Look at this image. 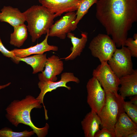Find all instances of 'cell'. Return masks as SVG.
I'll return each mask as SVG.
<instances>
[{"label": "cell", "mask_w": 137, "mask_h": 137, "mask_svg": "<svg viewBox=\"0 0 137 137\" xmlns=\"http://www.w3.org/2000/svg\"><path fill=\"white\" fill-rule=\"evenodd\" d=\"M73 82L77 83L80 82L78 78L75 76L74 74L71 72H64L61 74L60 80L57 82L50 81H40L38 83L39 88L40 90V92L36 98L40 104H42L44 110L45 119L48 118L47 114V110L46 109L44 104L43 99L45 94L48 92L56 89L58 88L64 87L68 90L71 89V87L67 86L66 84L70 82Z\"/></svg>", "instance_id": "cell-9"}, {"label": "cell", "mask_w": 137, "mask_h": 137, "mask_svg": "<svg viewBox=\"0 0 137 137\" xmlns=\"http://www.w3.org/2000/svg\"><path fill=\"white\" fill-rule=\"evenodd\" d=\"M81 35V38H79L71 32L67 34V37L71 39L73 46L70 49L71 53L64 58L65 61L73 60L80 55L85 47L88 39V33L86 32H82Z\"/></svg>", "instance_id": "cell-18"}, {"label": "cell", "mask_w": 137, "mask_h": 137, "mask_svg": "<svg viewBox=\"0 0 137 137\" xmlns=\"http://www.w3.org/2000/svg\"><path fill=\"white\" fill-rule=\"evenodd\" d=\"M0 52L3 55L6 57L11 58L15 62V56L14 54L10 50L7 49L4 46L2 43L0 37Z\"/></svg>", "instance_id": "cell-26"}, {"label": "cell", "mask_w": 137, "mask_h": 137, "mask_svg": "<svg viewBox=\"0 0 137 137\" xmlns=\"http://www.w3.org/2000/svg\"><path fill=\"white\" fill-rule=\"evenodd\" d=\"M76 17V13L75 11L66 13L50 27L48 31L49 36L57 37L61 39H65L67 34L72 31L73 25Z\"/></svg>", "instance_id": "cell-10"}, {"label": "cell", "mask_w": 137, "mask_h": 137, "mask_svg": "<svg viewBox=\"0 0 137 137\" xmlns=\"http://www.w3.org/2000/svg\"><path fill=\"white\" fill-rule=\"evenodd\" d=\"M86 88L87 102L91 111L98 114L105 105L106 93L98 80L94 77L88 81Z\"/></svg>", "instance_id": "cell-8"}, {"label": "cell", "mask_w": 137, "mask_h": 137, "mask_svg": "<svg viewBox=\"0 0 137 137\" xmlns=\"http://www.w3.org/2000/svg\"><path fill=\"white\" fill-rule=\"evenodd\" d=\"M119 94L125 99L126 97L137 95V70H133L131 74L119 78Z\"/></svg>", "instance_id": "cell-14"}, {"label": "cell", "mask_w": 137, "mask_h": 137, "mask_svg": "<svg viewBox=\"0 0 137 137\" xmlns=\"http://www.w3.org/2000/svg\"><path fill=\"white\" fill-rule=\"evenodd\" d=\"M49 31L47 33L45 39L40 43L28 48H15L11 51L14 54L15 57L21 58L28 57L32 54H43L45 52L51 50L58 51V46L50 45L48 43Z\"/></svg>", "instance_id": "cell-13"}, {"label": "cell", "mask_w": 137, "mask_h": 137, "mask_svg": "<svg viewBox=\"0 0 137 137\" xmlns=\"http://www.w3.org/2000/svg\"><path fill=\"white\" fill-rule=\"evenodd\" d=\"M15 63L16 64L23 61L30 65L33 69V74L42 72L47 60L46 54H36L22 58L15 57Z\"/></svg>", "instance_id": "cell-19"}, {"label": "cell", "mask_w": 137, "mask_h": 137, "mask_svg": "<svg viewBox=\"0 0 137 137\" xmlns=\"http://www.w3.org/2000/svg\"><path fill=\"white\" fill-rule=\"evenodd\" d=\"M11 84V82H9L5 84L0 85V90L2 89H4L7 87L9 86Z\"/></svg>", "instance_id": "cell-29"}, {"label": "cell", "mask_w": 137, "mask_h": 137, "mask_svg": "<svg viewBox=\"0 0 137 137\" xmlns=\"http://www.w3.org/2000/svg\"><path fill=\"white\" fill-rule=\"evenodd\" d=\"M125 112L134 123L137 124V106L130 101H124L123 104Z\"/></svg>", "instance_id": "cell-23"}, {"label": "cell", "mask_w": 137, "mask_h": 137, "mask_svg": "<svg viewBox=\"0 0 137 137\" xmlns=\"http://www.w3.org/2000/svg\"><path fill=\"white\" fill-rule=\"evenodd\" d=\"M137 131L133 132L127 135L126 137H137Z\"/></svg>", "instance_id": "cell-28"}, {"label": "cell", "mask_w": 137, "mask_h": 137, "mask_svg": "<svg viewBox=\"0 0 137 137\" xmlns=\"http://www.w3.org/2000/svg\"><path fill=\"white\" fill-rule=\"evenodd\" d=\"M124 101V99L118 93L106 94L105 105L97 114L101 121L102 128H106L114 132L116 123L121 114L125 112L123 107Z\"/></svg>", "instance_id": "cell-4"}, {"label": "cell", "mask_w": 137, "mask_h": 137, "mask_svg": "<svg viewBox=\"0 0 137 137\" xmlns=\"http://www.w3.org/2000/svg\"><path fill=\"white\" fill-rule=\"evenodd\" d=\"M94 137H115V136L114 132L103 127L96 133Z\"/></svg>", "instance_id": "cell-25"}, {"label": "cell", "mask_w": 137, "mask_h": 137, "mask_svg": "<svg viewBox=\"0 0 137 137\" xmlns=\"http://www.w3.org/2000/svg\"><path fill=\"white\" fill-rule=\"evenodd\" d=\"M14 31L10 34V44L18 48L24 43L28 37L27 26L24 24L14 27Z\"/></svg>", "instance_id": "cell-20"}, {"label": "cell", "mask_w": 137, "mask_h": 137, "mask_svg": "<svg viewBox=\"0 0 137 137\" xmlns=\"http://www.w3.org/2000/svg\"><path fill=\"white\" fill-rule=\"evenodd\" d=\"M42 5L46 8L55 18L64 13L77 10L82 0H38Z\"/></svg>", "instance_id": "cell-11"}, {"label": "cell", "mask_w": 137, "mask_h": 137, "mask_svg": "<svg viewBox=\"0 0 137 137\" xmlns=\"http://www.w3.org/2000/svg\"><path fill=\"white\" fill-rule=\"evenodd\" d=\"M130 101L132 104L137 106V95L133 96Z\"/></svg>", "instance_id": "cell-27"}, {"label": "cell", "mask_w": 137, "mask_h": 137, "mask_svg": "<svg viewBox=\"0 0 137 137\" xmlns=\"http://www.w3.org/2000/svg\"><path fill=\"white\" fill-rule=\"evenodd\" d=\"M131 53L127 47L116 49L108 61L109 65L119 78L131 73L133 70Z\"/></svg>", "instance_id": "cell-7"}, {"label": "cell", "mask_w": 137, "mask_h": 137, "mask_svg": "<svg viewBox=\"0 0 137 137\" xmlns=\"http://www.w3.org/2000/svg\"><path fill=\"white\" fill-rule=\"evenodd\" d=\"M81 124L85 137H94L100 129L101 122L97 114L91 111L86 114Z\"/></svg>", "instance_id": "cell-17"}, {"label": "cell", "mask_w": 137, "mask_h": 137, "mask_svg": "<svg viewBox=\"0 0 137 137\" xmlns=\"http://www.w3.org/2000/svg\"><path fill=\"white\" fill-rule=\"evenodd\" d=\"M33 131L25 130L20 132H14L9 128L5 127L0 130V137H30L35 134Z\"/></svg>", "instance_id": "cell-22"}, {"label": "cell", "mask_w": 137, "mask_h": 137, "mask_svg": "<svg viewBox=\"0 0 137 137\" xmlns=\"http://www.w3.org/2000/svg\"><path fill=\"white\" fill-rule=\"evenodd\" d=\"M89 48L101 63L108 62L117 49L115 43L107 34H99L90 42Z\"/></svg>", "instance_id": "cell-5"}, {"label": "cell", "mask_w": 137, "mask_h": 137, "mask_svg": "<svg viewBox=\"0 0 137 137\" xmlns=\"http://www.w3.org/2000/svg\"><path fill=\"white\" fill-rule=\"evenodd\" d=\"M125 46L130 51L132 57H137V34L135 33L133 38H127L125 43Z\"/></svg>", "instance_id": "cell-24"}, {"label": "cell", "mask_w": 137, "mask_h": 137, "mask_svg": "<svg viewBox=\"0 0 137 137\" xmlns=\"http://www.w3.org/2000/svg\"><path fill=\"white\" fill-rule=\"evenodd\" d=\"M0 21L8 23L13 27L24 24V14L18 8L4 6L1 10Z\"/></svg>", "instance_id": "cell-15"}, {"label": "cell", "mask_w": 137, "mask_h": 137, "mask_svg": "<svg viewBox=\"0 0 137 137\" xmlns=\"http://www.w3.org/2000/svg\"><path fill=\"white\" fill-rule=\"evenodd\" d=\"M63 63L57 56L53 55L47 58L45 69L38 74L40 81H56L57 76L60 74L64 69Z\"/></svg>", "instance_id": "cell-12"}, {"label": "cell", "mask_w": 137, "mask_h": 137, "mask_svg": "<svg viewBox=\"0 0 137 137\" xmlns=\"http://www.w3.org/2000/svg\"><path fill=\"white\" fill-rule=\"evenodd\" d=\"M39 101L32 96L27 95L21 100H14L5 109V116L11 124L17 127L20 124L29 126L38 137H45L48 134L49 128L46 123L45 126L39 128L32 123L30 117V112L34 108H42Z\"/></svg>", "instance_id": "cell-2"}, {"label": "cell", "mask_w": 137, "mask_h": 137, "mask_svg": "<svg viewBox=\"0 0 137 137\" xmlns=\"http://www.w3.org/2000/svg\"><path fill=\"white\" fill-rule=\"evenodd\" d=\"M92 75L98 80L106 94L118 93L119 78L112 70L108 62L101 63L93 70Z\"/></svg>", "instance_id": "cell-6"}, {"label": "cell", "mask_w": 137, "mask_h": 137, "mask_svg": "<svg viewBox=\"0 0 137 137\" xmlns=\"http://www.w3.org/2000/svg\"><path fill=\"white\" fill-rule=\"evenodd\" d=\"M96 16L116 47L124 46L129 31L137 21V0H98Z\"/></svg>", "instance_id": "cell-1"}, {"label": "cell", "mask_w": 137, "mask_h": 137, "mask_svg": "<svg viewBox=\"0 0 137 137\" xmlns=\"http://www.w3.org/2000/svg\"><path fill=\"white\" fill-rule=\"evenodd\" d=\"M136 131L137 124L134 122L125 112L122 113L114 126L115 137H126Z\"/></svg>", "instance_id": "cell-16"}, {"label": "cell", "mask_w": 137, "mask_h": 137, "mask_svg": "<svg viewBox=\"0 0 137 137\" xmlns=\"http://www.w3.org/2000/svg\"><path fill=\"white\" fill-rule=\"evenodd\" d=\"M23 13L33 42L46 34L54 23V14L42 5H33Z\"/></svg>", "instance_id": "cell-3"}, {"label": "cell", "mask_w": 137, "mask_h": 137, "mask_svg": "<svg viewBox=\"0 0 137 137\" xmlns=\"http://www.w3.org/2000/svg\"><path fill=\"white\" fill-rule=\"evenodd\" d=\"M0 14H1V12H0Z\"/></svg>", "instance_id": "cell-30"}, {"label": "cell", "mask_w": 137, "mask_h": 137, "mask_svg": "<svg viewBox=\"0 0 137 137\" xmlns=\"http://www.w3.org/2000/svg\"><path fill=\"white\" fill-rule=\"evenodd\" d=\"M98 0H82L79 4L76 13V17L72 28V31L77 28L78 24L83 16L87 13L89 9Z\"/></svg>", "instance_id": "cell-21"}]
</instances>
